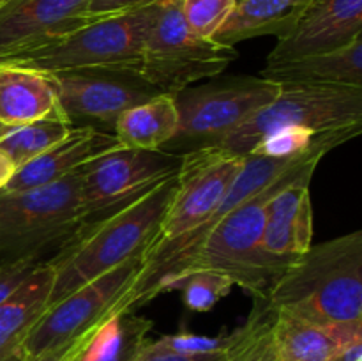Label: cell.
I'll list each match as a JSON object with an SVG mask.
<instances>
[{
  "instance_id": "d6986e66",
  "label": "cell",
  "mask_w": 362,
  "mask_h": 361,
  "mask_svg": "<svg viewBox=\"0 0 362 361\" xmlns=\"http://www.w3.org/2000/svg\"><path fill=\"white\" fill-rule=\"evenodd\" d=\"M262 78L278 84L292 85H350L362 87V38L341 50L320 55H308L290 62L265 66Z\"/></svg>"
},
{
  "instance_id": "83f0119b",
  "label": "cell",
  "mask_w": 362,
  "mask_h": 361,
  "mask_svg": "<svg viewBox=\"0 0 362 361\" xmlns=\"http://www.w3.org/2000/svg\"><path fill=\"white\" fill-rule=\"evenodd\" d=\"M230 335L225 336H200L191 333H177V335H166L158 338L156 342L163 349L173 350L180 354H209L219 353L228 343Z\"/></svg>"
},
{
  "instance_id": "7a4b0ae2",
  "label": "cell",
  "mask_w": 362,
  "mask_h": 361,
  "mask_svg": "<svg viewBox=\"0 0 362 361\" xmlns=\"http://www.w3.org/2000/svg\"><path fill=\"white\" fill-rule=\"evenodd\" d=\"M322 158L324 156H313L292 166L226 212L219 223L209 230L200 244L170 265L156 287V296L161 283L170 276L187 271H214L228 276L233 285L246 290L253 299H267L272 285L283 273V269L269 258L262 243L267 204L272 195L286 183L300 176H313Z\"/></svg>"
},
{
  "instance_id": "2e32d148",
  "label": "cell",
  "mask_w": 362,
  "mask_h": 361,
  "mask_svg": "<svg viewBox=\"0 0 362 361\" xmlns=\"http://www.w3.org/2000/svg\"><path fill=\"white\" fill-rule=\"evenodd\" d=\"M120 147L122 145L119 144L115 134L92 127H71L62 140L20 166L2 191L14 193L52 184L80 170L92 159Z\"/></svg>"
},
{
  "instance_id": "ffe728a7",
  "label": "cell",
  "mask_w": 362,
  "mask_h": 361,
  "mask_svg": "<svg viewBox=\"0 0 362 361\" xmlns=\"http://www.w3.org/2000/svg\"><path fill=\"white\" fill-rule=\"evenodd\" d=\"M313 0H237L225 23L214 34L219 45L233 46L260 35L283 39Z\"/></svg>"
},
{
  "instance_id": "52a82bcc",
  "label": "cell",
  "mask_w": 362,
  "mask_h": 361,
  "mask_svg": "<svg viewBox=\"0 0 362 361\" xmlns=\"http://www.w3.org/2000/svg\"><path fill=\"white\" fill-rule=\"evenodd\" d=\"M239 57L233 46L194 34L182 0H159L141 50L140 73L163 94L175 96L193 81L221 74Z\"/></svg>"
},
{
  "instance_id": "f1b7e54d",
  "label": "cell",
  "mask_w": 362,
  "mask_h": 361,
  "mask_svg": "<svg viewBox=\"0 0 362 361\" xmlns=\"http://www.w3.org/2000/svg\"><path fill=\"white\" fill-rule=\"evenodd\" d=\"M221 353L223 350L209 354H180L163 349L156 340H148L141 353L138 354L136 361H218Z\"/></svg>"
},
{
  "instance_id": "e0dca14e",
  "label": "cell",
  "mask_w": 362,
  "mask_h": 361,
  "mask_svg": "<svg viewBox=\"0 0 362 361\" xmlns=\"http://www.w3.org/2000/svg\"><path fill=\"white\" fill-rule=\"evenodd\" d=\"M272 340L278 361H332L350 340L362 336V322L320 326L285 311H272Z\"/></svg>"
},
{
  "instance_id": "5b68a950",
  "label": "cell",
  "mask_w": 362,
  "mask_h": 361,
  "mask_svg": "<svg viewBox=\"0 0 362 361\" xmlns=\"http://www.w3.org/2000/svg\"><path fill=\"white\" fill-rule=\"evenodd\" d=\"M156 9L158 2L131 13L92 20L48 45L0 60V66L41 74L88 67L140 71L141 50L156 18Z\"/></svg>"
},
{
  "instance_id": "6da1fadb",
  "label": "cell",
  "mask_w": 362,
  "mask_h": 361,
  "mask_svg": "<svg viewBox=\"0 0 362 361\" xmlns=\"http://www.w3.org/2000/svg\"><path fill=\"white\" fill-rule=\"evenodd\" d=\"M177 186V173L126 207L85 223L48 260L53 271L48 306L133 257L158 239Z\"/></svg>"
},
{
  "instance_id": "30bf717a",
  "label": "cell",
  "mask_w": 362,
  "mask_h": 361,
  "mask_svg": "<svg viewBox=\"0 0 362 361\" xmlns=\"http://www.w3.org/2000/svg\"><path fill=\"white\" fill-rule=\"evenodd\" d=\"M144 268V257H133L98 276L46 308L21 342L25 361H34L48 350L74 342L112 317Z\"/></svg>"
},
{
  "instance_id": "5bb4252c",
  "label": "cell",
  "mask_w": 362,
  "mask_h": 361,
  "mask_svg": "<svg viewBox=\"0 0 362 361\" xmlns=\"http://www.w3.org/2000/svg\"><path fill=\"white\" fill-rule=\"evenodd\" d=\"M362 38V0H313L288 35L278 39L265 66L341 50Z\"/></svg>"
},
{
  "instance_id": "74e56055",
  "label": "cell",
  "mask_w": 362,
  "mask_h": 361,
  "mask_svg": "<svg viewBox=\"0 0 362 361\" xmlns=\"http://www.w3.org/2000/svg\"><path fill=\"white\" fill-rule=\"evenodd\" d=\"M0 126H2V124H0Z\"/></svg>"
},
{
  "instance_id": "44dd1931",
  "label": "cell",
  "mask_w": 362,
  "mask_h": 361,
  "mask_svg": "<svg viewBox=\"0 0 362 361\" xmlns=\"http://www.w3.org/2000/svg\"><path fill=\"white\" fill-rule=\"evenodd\" d=\"M53 271L42 262L27 282L0 304V361H13L21 353V342L48 308Z\"/></svg>"
},
{
  "instance_id": "e575fe53",
  "label": "cell",
  "mask_w": 362,
  "mask_h": 361,
  "mask_svg": "<svg viewBox=\"0 0 362 361\" xmlns=\"http://www.w3.org/2000/svg\"><path fill=\"white\" fill-rule=\"evenodd\" d=\"M98 329H99V326H98V328L90 329V331H88V333H85V335L81 336L80 340H78L76 347H74V349H73V353L69 354V357H67L66 361H81V357H83L85 350H87V347L90 345V342H92V340H94V336H95V331H98Z\"/></svg>"
},
{
  "instance_id": "cb8c5ba5",
  "label": "cell",
  "mask_w": 362,
  "mask_h": 361,
  "mask_svg": "<svg viewBox=\"0 0 362 361\" xmlns=\"http://www.w3.org/2000/svg\"><path fill=\"white\" fill-rule=\"evenodd\" d=\"M272 315L265 299H253L250 317L230 333L218 361H278L271 329Z\"/></svg>"
},
{
  "instance_id": "1f68e13d",
  "label": "cell",
  "mask_w": 362,
  "mask_h": 361,
  "mask_svg": "<svg viewBox=\"0 0 362 361\" xmlns=\"http://www.w3.org/2000/svg\"><path fill=\"white\" fill-rule=\"evenodd\" d=\"M332 361H362V336H357V338L346 342L336 353Z\"/></svg>"
},
{
  "instance_id": "d590c367",
  "label": "cell",
  "mask_w": 362,
  "mask_h": 361,
  "mask_svg": "<svg viewBox=\"0 0 362 361\" xmlns=\"http://www.w3.org/2000/svg\"><path fill=\"white\" fill-rule=\"evenodd\" d=\"M13 361H25V357L23 356H18L16 360H13Z\"/></svg>"
},
{
  "instance_id": "484cf974",
  "label": "cell",
  "mask_w": 362,
  "mask_h": 361,
  "mask_svg": "<svg viewBox=\"0 0 362 361\" xmlns=\"http://www.w3.org/2000/svg\"><path fill=\"white\" fill-rule=\"evenodd\" d=\"M233 289V282L214 271H187L170 276L161 283L159 294L165 290H180L187 310L205 314L211 311Z\"/></svg>"
},
{
  "instance_id": "4fadbf2b",
  "label": "cell",
  "mask_w": 362,
  "mask_h": 361,
  "mask_svg": "<svg viewBox=\"0 0 362 361\" xmlns=\"http://www.w3.org/2000/svg\"><path fill=\"white\" fill-rule=\"evenodd\" d=\"M90 0H4L0 4V60L39 48L88 21Z\"/></svg>"
},
{
  "instance_id": "8d00e7d4",
  "label": "cell",
  "mask_w": 362,
  "mask_h": 361,
  "mask_svg": "<svg viewBox=\"0 0 362 361\" xmlns=\"http://www.w3.org/2000/svg\"><path fill=\"white\" fill-rule=\"evenodd\" d=\"M4 2V0H0V4H2Z\"/></svg>"
},
{
  "instance_id": "4dcf8cb0",
  "label": "cell",
  "mask_w": 362,
  "mask_h": 361,
  "mask_svg": "<svg viewBox=\"0 0 362 361\" xmlns=\"http://www.w3.org/2000/svg\"><path fill=\"white\" fill-rule=\"evenodd\" d=\"M42 264V262H41ZM41 264H20L13 268L0 269V304L13 296L16 289H20L28 276L35 271Z\"/></svg>"
},
{
  "instance_id": "603a6c76",
  "label": "cell",
  "mask_w": 362,
  "mask_h": 361,
  "mask_svg": "<svg viewBox=\"0 0 362 361\" xmlns=\"http://www.w3.org/2000/svg\"><path fill=\"white\" fill-rule=\"evenodd\" d=\"M152 321L134 311L112 315L95 331L81 361H136L148 342Z\"/></svg>"
},
{
  "instance_id": "9a60e30c",
  "label": "cell",
  "mask_w": 362,
  "mask_h": 361,
  "mask_svg": "<svg viewBox=\"0 0 362 361\" xmlns=\"http://www.w3.org/2000/svg\"><path fill=\"white\" fill-rule=\"evenodd\" d=\"M311 177L313 176H300L286 183L272 195L267 204L262 243L269 258L283 271L303 257L311 246Z\"/></svg>"
},
{
  "instance_id": "ac0fdd59",
  "label": "cell",
  "mask_w": 362,
  "mask_h": 361,
  "mask_svg": "<svg viewBox=\"0 0 362 361\" xmlns=\"http://www.w3.org/2000/svg\"><path fill=\"white\" fill-rule=\"evenodd\" d=\"M46 119L67 122L49 78L20 67L0 66V124L20 126Z\"/></svg>"
},
{
  "instance_id": "7c38bea8",
  "label": "cell",
  "mask_w": 362,
  "mask_h": 361,
  "mask_svg": "<svg viewBox=\"0 0 362 361\" xmlns=\"http://www.w3.org/2000/svg\"><path fill=\"white\" fill-rule=\"evenodd\" d=\"M71 127L112 133L119 117L131 106L163 94L138 69L88 67L46 74Z\"/></svg>"
},
{
  "instance_id": "277c9868",
  "label": "cell",
  "mask_w": 362,
  "mask_h": 361,
  "mask_svg": "<svg viewBox=\"0 0 362 361\" xmlns=\"http://www.w3.org/2000/svg\"><path fill=\"white\" fill-rule=\"evenodd\" d=\"M83 225L80 170L52 184L25 191H0V269L41 264Z\"/></svg>"
},
{
  "instance_id": "d6a6232c",
  "label": "cell",
  "mask_w": 362,
  "mask_h": 361,
  "mask_svg": "<svg viewBox=\"0 0 362 361\" xmlns=\"http://www.w3.org/2000/svg\"><path fill=\"white\" fill-rule=\"evenodd\" d=\"M81 336H83V335H81ZM81 336H80V338H81ZM80 338H78V340H80ZM78 340H74V342H71V343H66V345L57 347V349H53V350H48V353H45L42 356H39L37 360H34V361H66L67 357H69V354L73 353L74 347H76Z\"/></svg>"
},
{
  "instance_id": "7402d4cb",
  "label": "cell",
  "mask_w": 362,
  "mask_h": 361,
  "mask_svg": "<svg viewBox=\"0 0 362 361\" xmlns=\"http://www.w3.org/2000/svg\"><path fill=\"white\" fill-rule=\"evenodd\" d=\"M179 112L173 96L159 94L127 108L115 124V138L126 149L159 151L177 133Z\"/></svg>"
},
{
  "instance_id": "8992f818",
  "label": "cell",
  "mask_w": 362,
  "mask_h": 361,
  "mask_svg": "<svg viewBox=\"0 0 362 361\" xmlns=\"http://www.w3.org/2000/svg\"><path fill=\"white\" fill-rule=\"evenodd\" d=\"M279 91L278 84L262 76H237L177 92L173 99L179 127L161 151L182 156L204 147H218Z\"/></svg>"
},
{
  "instance_id": "f546056e",
  "label": "cell",
  "mask_w": 362,
  "mask_h": 361,
  "mask_svg": "<svg viewBox=\"0 0 362 361\" xmlns=\"http://www.w3.org/2000/svg\"><path fill=\"white\" fill-rule=\"evenodd\" d=\"M159 0H90L88 4V20H99V18L115 16V14L131 13V11L144 9L152 6Z\"/></svg>"
},
{
  "instance_id": "836d02e7",
  "label": "cell",
  "mask_w": 362,
  "mask_h": 361,
  "mask_svg": "<svg viewBox=\"0 0 362 361\" xmlns=\"http://www.w3.org/2000/svg\"><path fill=\"white\" fill-rule=\"evenodd\" d=\"M16 165L13 163V159L6 154V152L0 149V191L6 188V184L13 179V176L16 173Z\"/></svg>"
},
{
  "instance_id": "4316f807",
  "label": "cell",
  "mask_w": 362,
  "mask_h": 361,
  "mask_svg": "<svg viewBox=\"0 0 362 361\" xmlns=\"http://www.w3.org/2000/svg\"><path fill=\"white\" fill-rule=\"evenodd\" d=\"M235 4L237 0H182V13L194 34L212 39Z\"/></svg>"
},
{
  "instance_id": "d4e9b609",
  "label": "cell",
  "mask_w": 362,
  "mask_h": 361,
  "mask_svg": "<svg viewBox=\"0 0 362 361\" xmlns=\"http://www.w3.org/2000/svg\"><path fill=\"white\" fill-rule=\"evenodd\" d=\"M69 131V122L57 119L35 120L20 126H0V149L13 159L16 168H20L62 140Z\"/></svg>"
},
{
  "instance_id": "ba28073f",
  "label": "cell",
  "mask_w": 362,
  "mask_h": 361,
  "mask_svg": "<svg viewBox=\"0 0 362 361\" xmlns=\"http://www.w3.org/2000/svg\"><path fill=\"white\" fill-rule=\"evenodd\" d=\"M354 126H362V87L292 85L281 87L269 105L240 124L218 147L247 156L258 142L283 127L327 133Z\"/></svg>"
},
{
  "instance_id": "9c48e42d",
  "label": "cell",
  "mask_w": 362,
  "mask_h": 361,
  "mask_svg": "<svg viewBox=\"0 0 362 361\" xmlns=\"http://www.w3.org/2000/svg\"><path fill=\"white\" fill-rule=\"evenodd\" d=\"M244 165V156L219 147L182 154L177 186L158 239L145 251L144 264L186 237L214 216Z\"/></svg>"
},
{
  "instance_id": "3957f363",
  "label": "cell",
  "mask_w": 362,
  "mask_h": 361,
  "mask_svg": "<svg viewBox=\"0 0 362 361\" xmlns=\"http://www.w3.org/2000/svg\"><path fill=\"white\" fill-rule=\"evenodd\" d=\"M265 303L320 326L362 322L361 230L311 244L276 280Z\"/></svg>"
},
{
  "instance_id": "8fae6325",
  "label": "cell",
  "mask_w": 362,
  "mask_h": 361,
  "mask_svg": "<svg viewBox=\"0 0 362 361\" xmlns=\"http://www.w3.org/2000/svg\"><path fill=\"white\" fill-rule=\"evenodd\" d=\"M182 156L120 147L80 168V207L85 223L126 207L179 172Z\"/></svg>"
}]
</instances>
